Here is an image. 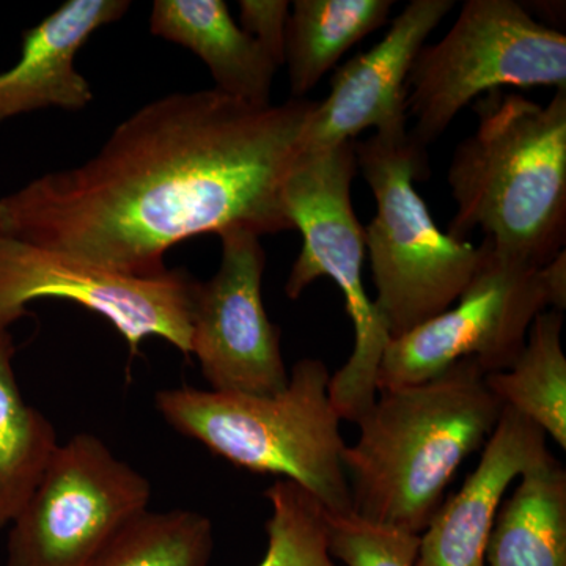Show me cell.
Wrapping results in <instances>:
<instances>
[{"mask_svg": "<svg viewBox=\"0 0 566 566\" xmlns=\"http://www.w3.org/2000/svg\"><path fill=\"white\" fill-rule=\"evenodd\" d=\"M129 7L128 0H69L25 31L20 61L0 73V123L50 107L85 109L93 92L74 57L93 33L120 20Z\"/></svg>", "mask_w": 566, "mask_h": 566, "instance_id": "5bb4252c", "label": "cell"}, {"mask_svg": "<svg viewBox=\"0 0 566 566\" xmlns=\"http://www.w3.org/2000/svg\"><path fill=\"white\" fill-rule=\"evenodd\" d=\"M553 457L538 424L505 406L475 471L442 502L423 534L415 566H485V551L506 488Z\"/></svg>", "mask_w": 566, "mask_h": 566, "instance_id": "4fadbf2b", "label": "cell"}, {"mask_svg": "<svg viewBox=\"0 0 566 566\" xmlns=\"http://www.w3.org/2000/svg\"><path fill=\"white\" fill-rule=\"evenodd\" d=\"M357 170L376 200L364 227L376 286V312L401 337L442 314L471 281L480 248L436 226L415 181L428 174L427 151L408 133L354 140Z\"/></svg>", "mask_w": 566, "mask_h": 566, "instance_id": "5b68a950", "label": "cell"}, {"mask_svg": "<svg viewBox=\"0 0 566 566\" xmlns=\"http://www.w3.org/2000/svg\"><path fill=\"white\" fill-rule=\"evenodd\" d=\"M331 374L319 359L294 365L275 395L223 394L181 386L159 390L167 424L214 455L256 474L281 475L337 515L353 513L340 416L329 400Z\"/></svg>", "mask_w": 566, "mask_h": 566, "instance_id": "277c9868", "label": "cell"}, {"mask_svg": "<svg viewBox=\"0 0 566 566\" xmlns=\"http://www.w3.org/2000/svg\"><path fill=\"white\" fill-rule=\"evenodd\" d=\"M197 282L185 270L117 273L0 233V327L6 329L33 301L66 300L107 319L132 356L145 338L159 337L189 357Z\"/></svg>", "mask_w": 566, "mask_h": 566, "instance_id": "30bf717a", "label": "cell"}, {"mask_svg": "<svg viewBox=\"0 0 566 566\" xmlns=\"http://www.w3.org/2000/svg\"><path fill=\"white\" fill-rule=\"evenodd\" d=\"M266 499L271 505L268 547L259 566H335L324 509L314 495L281 479L266 491Z\"/></svg>", "mask_w": 566, "mask_h": 566, "instance_id": "44dd1931", "label": "cell"}, {"mask_svg": "<svg viewBox=\"0 0 566 566\" xmlns=\"http://www.w3.org/2000/svg\"><path fill=\"white\" fill-rule=\"evenodd\" d=\"M479 248V264L457 307L389 342L376 376L378 392L422 385L468 357L486 375L509 370L536 316L565 311V251L536 266L488 241Z\"/></svg>", "mask_w": 566, "mask_h": 566, "instance_id": "ba28073f", "label": "cell"}, {"mask_svg": "<svg viewBox=\"0 0 566 566\" xmlns=\"http://www.w3.org/2000/svg\"><path fill=\"white\" fill-rule=\"evenodd\" d=\"M392 0H296L285 65L293 98H304L346 51L386 24Z\"/></svg>", "mask_w": 566, "mask_h": 566, "instance_id": "e0dca14e", "label": "cell"}, {"mask_svg": "<svg viewBox=\"0 0 566 566\" xmlns=\"http://www.w3.org/2000/svg\"><path fill=\"white\" fill-rule=\"evenodd\" d=\"M357 174L354 142L323 151H304L283 188V207L300 230L303 248L290 271L292 301L319 277L342 290L356 342L348 363L331 375L329 400L340 419L356 420L375 403L376 376L390 335L365 292L364 227L354 214L352 185Z\"/></svg>", "mask_w": 566, "mask_h": 566, "instance_id": "8992f818", "label": "cell"}, {"mask_svg": "<svg viewBox=\"0 0 566 566\" xmlns=\"http://www.w3.org/2000/svg\"><path fill=\"white\" fill-rule=\"evenodd\" d=\"M564 316L545 311L528 329L526 346L505 371L486 375L502 405L538 424L566 449V357L562 349Z\"/></svg>", "mask_w": 566, "mask_h": 566, "instance_id": "d6986e66", "label": "cell"}, {"mask_svg": "<svg viewBox=\"0 0 566 566\" xmlns=\"http://www.w3.org/2000/svg\"><path fill=\"white\" fill-rule=\"evenodd\" d=\"M479 125L447 174L457 211L449 234L480 229L488 243L536 266L565 251L566 91L547 104L494 91L474 104Z\"/></svg>", "mask_w": 566, "mask_h": 566, "instance_id": "3957f363", "label": "cell"}, {"mask_svg": "<svg viewBox=\"0 0 566 566\" xmlns=\"http://www.w3.org/2000/svg\"><path fill=\"white\" fill-rule=\"evenodd\" d=\"M455 7L453 0H412L395 18L385 39L337 70L331 92L318 103L304 151L354 142L365 129L408 133L406 82L431 32Z\"/></svg>", "mask_w": 566, "mask_h": 566, "instance_id": "7c38bea8", "label": "cell"}, {"mask_svg": "<svg viewBox=\"0 0 566 566\" xmlns=\"http://www.w3.org/2000/svg\"><path fill=\"white\" fill-rule=\"evenodd\" d=\"M14 352L0 327V528L13 523L59 447L54 424L22 397Z\"/></svg>", "mask_w": 566, "mask_h": 566, "instance_id": "ac0fdd59", "label": "cell"}, {"mask_svg": "<svg viewBox=\"0 0 566 566\" xmlns=\"http://www.w3.org/2000/svg\"><path fill=\"white\" fill-rule=\"evenodd\" d=\"M344 465L353 513L422 535L461 463L485 446L505 406L472 357L422 385L381 390Z\"/></svg>", "mask_w": 566, "mask_h": 566, "instance_id": "7a4b0ae2", "label": "cell"}, {"mask_svg": "<svg viewBox=\"0 0 566 566\" xmlns=\"http://www.w3.org/2000/svg\"><path fill=\"white\" fill-rule=\"evenodd\" d=\"M150 31L202 59L216 91L253 106L271 104L279 66L234 22L223 0H156Z\"/></svg>", "mask_w": 566, "mask_h": 566, "instance_id": "9a60e30c", "label": "cell"}, {"mask_svg": "<svg viewBox=\"0 0 566 566\" xmlns=\"http://www.w3.org/2000/svg\"><path fill=\"white\" fill-rule=\"evenodd\" d=\"M318 102L253 106L210 91L145 104L88 161L0 197V233L117 273L156 275L200 234L293 230L283 188Z\"/></svg>", "mask_w": 566, "mask_h": 566, "instance_id": "6da1fadb", "label": "cell"}, {"mask_svg": "<svg viewBox=\"0 0 566 566\" xmlns=\"http://www.w3.org/2000/svg\"><path fill=\"white\" fill-rule=\"evenodd\" d=\"M566 91V35L515 0H468L450 31L424 44L406 82L409 136L427 148L468 104L505 88Z\"/></svg>", "mask_w": 566, "mask_h": 566, "instance_id": "52a82bcc", "label": "cell"}, {"mask_svg": "<svg viewBox=\"0 0 566 566\" xmlns=\"http://www.w3.org/2000/svg\"><path fill=\"white\" fill-rule=\"evenodd\" d=\"M211 521L192 510L145 512L126 524L88 566H207Z\"/></svg>", "mask_w": 566, "mask_h": 566, "instance_id": "ffe728a7", "label": "cell"}, {"mask_svg": "<svg viewBox=\"0 0 566 566\" xmlns=\"http://www.w3.org/2000/svg\"><path fill=\"white\" fill-rule=\"evenodd\" d=\"M292 3L286 0H241L240 28L251 35L275 65H285L286 31Z\"/></svg>", "mask_w": 566, "mask_h": 566, "instance_id": "603a6c76", "label": "cell"}, {"mask_svg": "<svg viewBox=\"0 0 566 566\" xmlns=\"http://www.w3.org/2000/svg\"><path fill=\"white\" fill-rule=\"evenodd\" d=\"M150 499L147 476L98 436L74 434L10 524L7 566H88Z\"/></svg>", "mask_w": 566, "mask_h": 566, "instance_id": "9c48e42d", "label": "cell"}, {"mask_svg": "<svg viewBox=\"0 0 566 566\" xmlns=\"http://www.w3.org/2000/svg\"><path fill=\"white\" fill-rule=\"evenodd\" d=\"M222 256L210 281L197 282L191 356L214 392L275 395L289 385L281 331L262 297L266 253L249 230L222 233Z\"/></svg>", "mask_w": 566, "mask_h": 566, "instance_id": "8fae6325", "label": "cell"}, {"mask_svg": "<svg viewBox=\"0 0 566 566\" xmlns=\"http://www.w3.org/2000/svg\"><path fill=\"white\" fill-rule=\"evenodd\" d=\"M331 557L346 566H415L420 535L324 510Z\"/></svg>", "mask_w": 566, "mask_h": 566, "instance_id": "7402d4cb", "label": "cell"}, {"mask_svg": "<svg viewBox=\"0 0 566 566\" xmlns=\"http://www.w3.org/2000/svg\"><path fill=\"white\" fill-rule=\"evenodd\" d=\"M497 510L485 566H566V472L556 457L524 472Z\"/></svg>", "mask_w": 566, "mask_h": 566, "instance_id": "2e32d148", "label": "cell"}]
</instances>
